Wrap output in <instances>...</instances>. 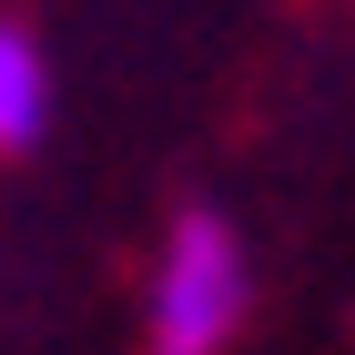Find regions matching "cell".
I'll return each mask as SVG.
<instances>
[{
	"label": "cell",
	"instance_id": "1",
	"mask_svg": "<svg viewBox=\"0 0 355 355\" xmlns=\"http://www.w3.org/2000/svg\"><path fill=\"white\" fill-rule=\"evenodd\" d=\"M234 325H244V234L214 203H183L153 274V355H223Z\"/></svg>",
	"mask_w": 355,
	"mask_h": 355
},
{
	"label": "cell",
	"instance_id": "2",
	"mask_svg": "<svg viewBox=\"0 0 355 355\" xmlns=\"http://www.w3.org/2000/svg\"><path fill=\"white\" fill-rule=\"evenodd\" d=\"M51 132V61L21 21H0V153H31Z\"/></svg>",
	"mask_w": 355,
	"mask_h": 355
}]
</instances>
